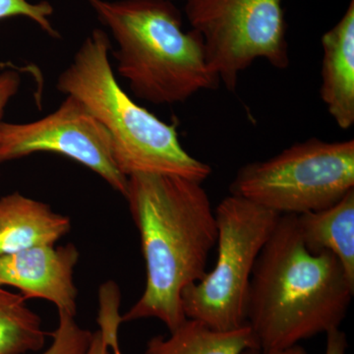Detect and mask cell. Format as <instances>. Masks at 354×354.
Wrapping results in <instances>:
<instances>
[{
    "instance_id": "obj_1",
    "label": "cell",
    "mask_w": 354,
    "mask_h": 354,
    "mask_svg": "<svg viewBox=\"0 0 354 354\" xmlns=\"http://www.w3.org/2000/svg\"><path fill=\"white\" fill-rule=\"evenodd\" d=\"M124 198L141 239L146 286L122 322L155 318L171 332L186 319L184 290L207 272L218 239L215 209L202 183L167 174L128 176Z\"/></svg>"
},
{
    "instance_id": "obj_2",
    "label": "cell",
    "mask_w": 354,
    "mask_h": 354,
    "mask_svg": "<svg viewBox=\"0 0 354 354\" xmlns=\"http://www.w3.org/2000/svg\"><path fill=\"white\" fill-rule=\"evenodd\" d=\"M353 293L354 283L334 254L311 252L297 216L283 215L254 267L247 325L261 351H283L339 329Z\"/></svg>"
},
{
    "instance_id": "obj_3",
    "label": "cell",
    "mask_w": 354,
    "mask_h": 354,
    "mask_svg": "<svg viewBox=\"0 0 354 354\" xmlns=\"http://www.w3.org/2000/svg\"><path fill=\"white\" fill-rule=\"evenodd\" d=\"M111 31L116 69L135 97L153 104L184 102L221 82L201 37L184 31L169 0H88Z\"/></svg>"
},
{
    "instance_id": "obj_4",
    "label": "cell",
    "mask_w": 354,
    "mask_h": 354,
    "mask_svg": "<svg viewBox=\"0 0 354 354\" xmlns=\"http://www.w3.org/2000/svg\"><path fill=\"white\" fill-rule=\"evenodd\" d=\"M111 46L104 30L92 31L58 77L57 90L79 100L104 127L124 176L167 174L204 183L211 167L183 148L176 124L142 108L121 88L109 62Z\"/></svg>"
},
{
    "instance_id": "obj_5",
    "label": "cell",
    "mask_w": 354,
    "mask_h": 354,
    "mask_svg": "<svg viewBox=\"0 0 354 354\" xmlns=\"http://www.w3.org/2000/svg\"><path fill=\"white\" fill-rule=\"evenodd\" d=\"M215 267L184 290V315L218 330L246 325L247 299L256 261L278 223L279 214L230 194L215 209Z\"/></svg>"
},
{
    "instance_id": "obj_6",
    "label": "cell",
    "mask_w": 354,
    "mask_h": 354,
    "mask_svg": "<svg viewBox=\"0 0 354 354\" xmlns=\"http://www.w3.org/2000/svg\"><path fill=\"white\" fill-rule=\"evenodd\" d=\"M354 190V141L309 139L262 162L243 165L230 194L279 215L333 206Z\"/></svg>"
},
{
    "instance_id": "obj_7",
    "label": "cell",
    "mask_w": 354,
    "mask_h": 354,
    "mask_svg": "<svg viewBox=\"0 0 354 354\" xmlns=\"http://www.w3.org/2000/svg\"><path fill=\"white\" fill-rule=\"evenodd\" d=\"M185 14L209 66L230 91L255 60L278 69L290 65L283 0H186Z\"/></svg>"
},
{
    "instance_id": "obj_8",
    "label": "cell",
    "mask_w": 354,
    "mask_h": 354,
    "mask_svg": "<svg viewBox=\"0 0 354 354\" xmlns=\"http://www.w3.org/2000/svg\"><path fill=\"white\" fill-rule=\"evenodd\" d=\"M36 153H55L88 167L123 197L128 177L114 160L109 133L85 106L66 95L53 113L28 123H0V165Z\"/></svg>"
},
{
    "instance_id": "obj_9",
    "label": "cell",
    "mask_w": 354,
    "mask_h": 354,
    "mask_svg": "<svg viewBox=\"0 0 354 354\" xmlns=\"http://www.w3.org/2000/svg\"><path fill=\"white\" fill-rule=\"evenodd\" d=\"M80 253L73 243L32 247L0 257V286H12L26 300L39 298L75 317L74 270Z\"/></svg>"
},
{
    "instance_id": "obj_10",
    "label": "cell",
    "mask_w": 354,
    "mask_h": 354,
    "mask_svg": "<svg viewBox=\"0 0 354 354\" xmlns=\"http://www.w3.org/2000/svg\"><path fill=\"white\" fill-rule=\"evenodd\" d=\"M321 43V99L337 127L349 129L354 124V0Z\"/></svg>"
},
{
    "instance_id": "obj_11",
    "label": "cell",
    "mask_w": 354,
    "mask_h": 354,
    "mask_svg": "<svg viewBox=\"0 0 354 354\" xmlns=\"http://www.w3.org/2000/svg\"><path fill=\"white\" fill-rule=\"evenodd\" d=\"M71 230L69 216L20 192L0 198V257L32 247L55 245Z\"/></svg>"
},
{
    "instance_id": "obj_12",
    "label": "cell",
    "mask_w": 354,
    "mask_h": 354,
    "mask_svg": "<svg viewBox=\"0 0 354 354\" xmlns=\"http://www.w3.org/2000/svg\"><path fill=\"white\" fill-rule=\"evenodd\" d=\"M298 232L311 252H330L354 283V190L328 208L297 216Z\"/></svg>"
},
{
    "instance_id": "obj_13",
    "label": "cell",
    "mask_w": 354,
    "mask_h": 354,
    "mask_svg": "<svg viewBox=\"0 0 354 354\" xmlns=\"http://www.w3.org/2000/svg\"><path fill=\"white\" fill-rule=\"evenodd\" d=\"M249 349L258 346L247 324L239 329L218 330L186 318L167 337L149 339L144 354H243Z\"/></svg>"
},
{
    "instance_id": "obj_14",
    "label": "cell",
    "mask_w": 354,
    "mask_h": 354,
    "mask_svg": "<svg viewBox=\"0 0 354 354\" xmlns=\"http://www.w3.org/2000/svg\"><path fill=\"white\" fill-rule=\"evenodd\" d=\"M26 301L0 286V354L35 353L46 344L43 321Z\"/></svg>"
},
{
    "instance_id": "obj_15",
    "label": "cell",
    "mask_w": 354,
    "mask_h": 354,
    "mask_svg": "<svg viewBox=\"0 0 354 354\" xmlns=\"http://www.w3.org/2000/svg\"><path fill=\"white\" fill-rule=\"evenodd\" d=\"M51 337L50 348L41 354H87L93 333L80 327L75 317L58 312L57 327Z\"/></svg>"
},
{
    "instance_id": "obj_16",
    "label": "cell",
    "mask_w": 354,
    "mask_h": 354,
    "mask_svg": "<svg viewBox=\"0 0 354 354\" xmlns=\"http://www.w3.org/2000/svg\"><path fill=\"white\" fill-rule=\"evenodd\" d=\"M53 7L50 2H31L28 0H0V20L9 17H25L32 20L53 38L58 32L51 24Z\"/></svg>"
},
{
    "instance_id": "obj_17",
    "label": "cell",
    "mask_w": 354,
    "mask_h": 354,
    "mask_svg": "<svg viewBox=\"0 0 354 354\" xmlns=\"http://www.w3.org/2000/svg\"><path fill=\"white\" fill-rule=\"evenodd\" d=\"M20 84L21 78L17 72L6 71L0 74V123L7 104L17 94Z\"/></svg>"
},
{
    "instance_id": "obj_18",
    "label": "cell",
    "mask_w": 354,
    "mask_h": 354,
    "mask_svg": "<svg viewBox=\"0 0 354 354\" xmlns=\"http://www.w3.org/2000/svg\"><path fill=\"white\" fill-rule=\"evenodd\" d=\"M325 354H346L348 349V339L341 329H335L326 334Z\"/></svg>"
},
{
    "instance_id": "obj_19",
    "label": "cell",
    "mask_w": 354,
    "mask_h": 354,
    "mask_svg": "<svg viewBox=\"0 0 354 354\" xmlns=\"http://www.w3.org/2000/svg\"><path fill=\"white\" fill-rule=\"evenodd\" d=\"M109 346L102 339L101 332L93 333L92 342L88 348L87 354H111L109 351Z\"/></svg>"
},
{
    "instance_id": "obj_20",
    "label": "cell",
    "mask_w": 354,
    "mask_h": 354,
    "mask_svg": "<svg viewBox=\"0 0 354 354\" xmlns=\"http://www.w3.org/2000/svg\"><path fill=\"white\" fill-rule=\"evenodd\" d=\"M243 354H308L305 351L304 346L297 344V346H291V348L283 349V351H261L260 349H249Z\"/></svg>"
},
{
    "instance_id": "obj_21",
    "label": "cell",
    "mask_w": 354,
    "mask_h": 354,
    "mask_svg": "<svg viewBox=\"0 0 354 354\" xmlns=\"http://www.w3.org/2000/svg\"><path fill=\"white\" fill-rule=\"evenodd\" d=\"M109 348L113 349V354H122L120 346V341H118V337H113L109 339L108 342Z\"/></svg>"
}]
</instances>
